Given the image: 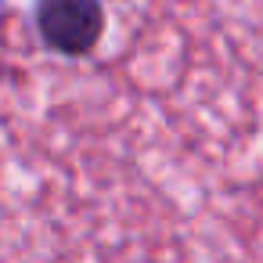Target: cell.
Listing matches in <instances>:
<instances>
[{"label": "cell", "instance_id": "cell-1", "mask_svg": "<svg viewBox=\"0 0 263 263\" xmlns=\"http://www.w3.org/2000/svg\"><path fill=\"white\" fill-rule=\"evenodd\" d=\"M36 29L51 51L83 58L101 44L105 8H101V0H40Z\"/></svg>", "mask_w": 263, "mask_h": 263}]
</instances>
